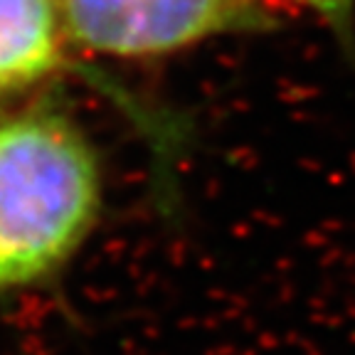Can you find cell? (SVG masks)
Instances as JSON below:
<instances>
[{
    "label": "cell",
    "mask_w": 355,
    "mask_h": 355,
    "mask_svg": "<svg viewBox=\"0 0 355 355\" xmlns=\"http://www.w3.org/2000/svg\"><path fill=\"white\" fill-rule=\"evenodd\" d=\"M96 150L57 106L0 119V291L55 277L94 230Z\"/></svg>",
    "instance_id": "obj_1"
},
{
    "label": "cell",
    "mask_w": 355,
    "mask_h": 355,
    "mask_svg": "<svg viewBox=\"0 0 355 355\" xmlns=\"http://www.w3.org/2000/svg\"><path fill=\"white\" fill-rule=\"evenodd\" d=\"M62 17L69 42L109 57H161L277 25L259 0H62Z\"/></svg>",
    "instance_id": "obj_2"
},
{
    "label": "cell",
    "mask_w": 355,
    "mask_h": 355,
    "mask_svg": "<svg viewBox=\"0 0 355 355\" xmlns=\"http://www.w3.org/2000/svg\"><path fill=\"white\" fill-rule=\"evenodd\" d=\"M306 10L316 12L333 37L338 40L340 52L355 67V0H291Z\"/></svg>",
    "instance_id": "obj_4"
},
{
    "label": "cell",
    "mask_w": 355,
    "mask_h": 355,
    "mask_svg": "<svg viewBox=\"0 0 355 355\" xmlns=\"http://www.w3.org/2000/svg\"><path fill=\"white\" fill-rule=\"evenodd\" d=\"M67 42L62 0H0V94L60 72Z\"/></svg>",
    "instance_id": "obj_3"
}]
</instances>
